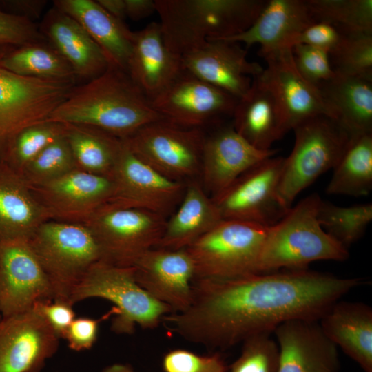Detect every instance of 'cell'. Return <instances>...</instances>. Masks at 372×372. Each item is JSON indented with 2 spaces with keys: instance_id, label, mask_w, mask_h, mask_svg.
Segmentation results:
<instances>
[{
  "instance_id": "obj_1",
  "label": "cell",
  "mask_w": 372,
  "mask_h": 372,
  "mask_svg": "<svg viewBox=\"0 0 372 372\" xmlns=\"http://www.w3.org/2000/svg\"><path fill=\"white\" fill-rule=\"evenodd\" d=\"M361 284L304 269L258 273L192 282V301L163 322L183 339L209 349H226L292 320H317Z\"/></svg>"
},
{
  "instance_id": "obj_2",
  "label": "cell",
  "mask_w": 372,
  "mask_h": 372,
  "mask_svg": "<svg viewBox=\"0 0 372 372\" xmlns=\"http://www.w3.org/2000/svg\"><path fill=\"white\" fill-rule=\"evenodd\" d=\"M165 119L125 72L109 67L75 85L47 121L94 127L125 139L144 125Z\"/></svg>"
},
{
  "instance_id": "obj_3",
  "label": "cell",
  "mask_w": 372,
  "mask_h": 372,
  "mask_svg": "<svg viewBox=\"0 0 372 372\" xmlns=\"http://www.w3.org/2000/svg\"><path fill=\"white\" fill-rule=\"evenodd\" d=\"M167 48L182 57L206 41L239 34L266 0H154Z\"/></svg>"
},
{
  "instance_id": "obj_4",
  "label": "cell",
  "mask_w": 372,
  "mask_h": 372,
  "mask_svg": "<svg viewBox=\"0 0 372 372\" xmlns=\"http://www.w3.org/2000/svg\"><path fill=\"white\" fill-rule=\"evenodd\" d=\"M321 199L317 194L307 196L269 227L257 273L304 269L315 261L342 262L349 258L348 249L327 234L318 220Z\"/></svg>"
},
{
  "instance_id": "obj_5",
  "label": "cell",
  "mask_w": 372,
  "mask_h": 372,
  "mask_svg": "<svg viewBox=\"0 0 372 372\" xmlns=\"http://www.w3.org/2000/svg\"><path fill=\"white\" fill-rule=\"evenodd\" d=\"M29 242L49 280L53 300L69 304L74 289L102 258L94 236L83 223L48 220Z\"/></svg>"
},
{
  "instance_id": "obj_6",
  "label": "cell",
  "mask_w": 372,
  "mask_h": 372,
  "mask_svg": "<svg viewBox=\"0 0 372 372\" xmlns=\"http://www.w3.org/2000/svg\"><path fill=\"white\" fill-rule=\"evenodd\" d=\"M102 298L114 304L111 329L132 334L136 326L154 329L172 310L149 296L136 282L133 267H120L100 260L88 270L70 298L72 305L87 298Z\"/></svg>"
},
{
  "instance_id": "obj_7",
  "label": "cell",
  "mask_w": 372,
  "mask_h": 372,
  "mask_svg": "<svg viewBox=\"0 0 372 372\" xmlns=\"http://www.w3.org/2000/svg\"><path fill=\"white\" fill-rule=\"evenodd\" d=\"M292 130L295 143L285 158L278 189L280 202L288 209L303 189L334 168L352 137L336 120L326 115L304 120Z\"/></svg>"
},
{
  "instance_id": "obj_8",
  "label": "cell",
  "mask_w": 372,
  "mask_h": 372,
  "mask_svg": "<svg viewBox=\"0 0 372 372\" xmlns=\"http://www.w3.org/2000/svg\"><path fill=\"white\" fill-rule=\"evenodd\" d=\"M269 227L222 220L186 248L194 265V279H228L257 273Z\"/></svg>"
},
{
  "instance_id": "obj_9",
  "label": "cell",
  "mask_w": 372,
  "mask_h": 372,
  "mask_svg": "<svg viewBox=\"0 0 372 372\" xmlns=\"http://www.w3.org/2000/svg\"><path fill=\"white\" fill-rule=\"evenodd\" d=\"M167 221L160 214L107 203L83 223L92 232L101 260L132 267L138 258L158 244Z\"/></svg>"
},
{
  "instance_id": "obj_10",
  "label": "cell",
  "mask_w": 372,
  "mask_h": 372,
  "mask_svg": "<svg viewBox=\"0 0 372 372\" xmlns=\"http://www.w3.org/2000/svg\"><path fill=\"white\" fill-rule=\"evenodd\" d=\"M205 135L202 128L161 119L123 140L138 158L160 174L187 182L200 176Z\"/></svg>"
},
{
  "instance_id": "obj_11",
  "label": "cell",
  "mask_w": 372,
  "mask_h": 372,
  "mask_svg": "<svg viewBox=\"0 0 372 372\" xmlns=\"http://www.w3.org/2000/svg\"><path fill=\"white\" fill-rule=\"evenodd\" d=\"M285 158L271 156L248 169L227 189L211 198L223 220L270 227L289 211L278 189Z\"/></svg>"
},
{
  "instance_id": "obj_12",
  "label": "cell",
  "mask_w": 372,
  "mask_h": 372,
  "mask_svg": "<svg viewBox=\"0 0 372 372\" xmlns=\"http://www.w3.org/2000/svg\"><path fill=\"white\" fill-rule=\"evenodd\" d=\"M123 141L111 176L114 189L109 203L145 209L167 218L180 203L186 182L160 174L138 158Z\"/></svg>"
},
{
  "instance_id": "obj_13",
  "label": "cell",
  "mask_w": 372,
  "mask_h": 372,
  "mask_svg": "<svg viewBox=\"0 0 372 372\" xmlns=\"http://www.w3.org/2000/svg\"><path fill=\"white\" fill-rule=\"evenodd\" d=\"M238 99L186 70L151 100L165 119L179 125L201 128L231 116Z\"/></svg>"
},
{
  "instance_id": "obj_14",
  "label": "cell",
  "mask_w": 372,
  "mask_h": 372,
  "mask_svg": "<svg viewBox=\"0 0 372 372\" xmlns=\"http://www.w3.org/2000/svg\"><path fill=\"white\" fill-rule=\"evenodd\" d=\"M53 300L49 280L29 239L0 240V315L29 311Z\"/></svg>"
},
{
  "instance_id": "obj_15",
  "label": "cell",
  "mask_w": 372,
  "mask_h": 372,
  "mask_svg": "<svg viewBox=\"0 0 372 372\" xmlns=\"http://www.w3.org/2000/svg\"><path fill=\"white\" fill-rule=\"evenodd\" d=\"M59 338L34 307L0 319V372H41Z\"/></svg>"
},
{
  "instance_id": "obj_16",
  "label": "cell",
  "mask_w": 372,
  "mask_h": 372,
  "mask_svg": "<svg viewBox=\"0 0 372 372\" xmlns=\"http://www.w3.org/2000/svg\"><path fill=\"white\" fill-rule=\"evenodd\" d=\"M138 284L173 313L187 310L192 301L194 265L186 249L153 248L132 266Z\"/></svg>"
},
{
  "instance_id": "obj_17",
  "label": "cell",
  "mask_w": 372,
  "mask_h": 372,
  "mask_svg": "<svg viewBox=\"0 0 372 372\" xmlns=\"http://www.w3.org/2000/svg\"><path fill=\"white\" fill-rule=\"evenodd\" d=\"M266 68L260 74L282 110L288 132L309 118L333 115L319 89L307 81L296 69L291 48H283L261 56Z\"/></svg>"
},
{
  "instance_id": "obj_18",
  "label": "cell",
  "mask_w": 372,
  "mask_h": 372,
  "mask_svg": "<svg viewBox=\"0 0 372 372\" xmlns=\"http://www.w3.org/2000/svg\"><path fill=\"white\" fill-rule=\"evenodd\" d=\"M238 43L223 39L206 41L181 57L185 70L238 99L250 88L252 79L264 68L247 59Z\"/></svg>"
},
{
  "instance_id": "obj_19",
  "label": "cell",
  "mask_w": 372,
  "mask_h": 372,
  "mask_svg": "<svg viewBox=\"0 0 372 372\" xmlns=\"http://www.w3.org/2000/svg\"><path fill=\"white\" fill-rule=\"evenodd\" d=\"M276 149L260 150L248 143L232 124L218 126L205 135L200 183L204 190L214 198L239 176L265 158L275 156Z\"/></svg>"
},
{
  "instance_id": "obj_20",
  "label": "cell",
  "mask_w": 372,
  "mask_h": 372,
  "mask_svg": "<svg viewBox=\"0 0 372 372\" xmlns=\"http://www.w3.org/2000/svg\"><path fill=\"white\" fill-rule=\"evenodd\" d=\"M32 189L37 191L51 218L83 223L110 201L114 185L111 177L76 169Z\"/></svg>"
},
{
  "instance_id": "obj_21",
  "label": "cell",
  "mask_w": 372,
  "mask_h": 372,
  "mask_svg": "<svg viewBox=\"0 0 372 372\" xmlns=\"http://www.w3.org/2000/svg\"><path fill=\"white\" fill-rule=\"evenodd\" d=\"M279 348L276 372H337L338 347L323 333L318 321L292 320L274 331Z\"/></svg>"
},
{
  "instance_id": "obj_22",
  "label": "cell",
  "mask_w": 372,
  "mask_h": 372,
  "mask_svg": "<svg viewBox=\"0 0 372 372\" xmlns=\"http://www.w3.org/2000/svg\"><path fill=\"white\" fill-rule=\"evenodd\" d=\"M39 30L71 67L76 79L90 81L110 67L101 48L81 25L55 6L44 15Z\"/></svg>"
},
{
  "instance_id": "obj_23",
  "label": "cell",
  "mask_w": 372,
  "mask_h": 372,
  "mask_svg": "<svg viewBox=\"0 0 372 372\" xmlns=\"http://www.w3.org/2000/svg\"><path fill=\"white\" fill-rule=\"evenodd\" d=\"M183 71L181 57L167 48L159 23L134 32L127 74L150 101Z\"/></svg>"
},
{
  "instance_id": "obj_24",
  "label": "cell",
  "mask_w": 372,
  "mask_h": 372,
  "mask_svg": "<svg viewBox=\"0 0 372 372\" xmlns=\"http://www.w3.org/2000/svg\"><path fill=\"white\" fill-rule=\"evenodd\" d=\"M307 0H268L245 32L223 40L260 46L259 55L290 48L291 40L316 23Z\"/></svg>"
},
{
  "instance_id": "obj_25",
  "label": "cell",
  "mask_w": 372,
  "mask_h": 372,
  "mask_svg": "<svg viewBox=\"0 0 372 372\" xmlns=\"http://www.w3.org/2000/svg\"><path fill=\"white\" fill-rule=\"evenodd\" d=\"M260 74L252 79L248 92L238 99L232 125L254 147L270 150L287 132L280 105Z\"/></svg>"
},
{
  "instance_id": "obj_26",
  "label": "cell",
  "mask_w": 372,
  "mask_h": 372,
  "mask_svg": "<svg viewBox=\"0 0 372 372\" xmlns=\"http://www.w3.org/2000/svg\"><path fill=\"white\" fill-rule=\"evenodd\" d=\"M54 6L78 21L105 56L110 67L127 73L134 32L93 0H55Z\"/></svg>"
},
{
  "instance_id": "obj_27",
  "label": "cell",
  "mask_w": 372,
  "mask_h": 372,
  "mask_svg": "<svg viewBox=\"0 0 372 372\" xmlns=\"http://www.w3.org/2000/svg\"><path fill=\"white\" fill-rule=\"evenodd\" d=\"M328 339L364 372H372V309L363 302H334L318 320Z\"/></svg>"
},
{
  "instance_id": "obj_28",
  "label": "cell",
  "mask_w": 372,
  "mask_h": 372,
  "mask_svg": "<svg viewBox=\"0 0 372 372\" xmlns=\"http://www.w3.org/2000/svg\"><path fill=\"white\" fill-rule=\"evenodd\" d=\"M51 218L23 178L6 163L0 164V240L29 239Z\"/></svg>"
},
{
  "instance_id": "obj_29",
  "label": "cell",
  "mask_w": 372,
  "mask_h": 372,
  "mask_svg": "<svg viewBox=\"0 0 372 372\" xmlns=\"http://www.w3.org/2000/svg\"><path fill=\"white\" fill-rule=\"evenodd\" d=\"M177 207L167 219L163 236L155 248L186 249L223 220L212 198L196 179L186 182Z\"/></svg>"
},
{
  "instance_id": "obj_30",
  "label": "cell",
  "mask_w": 372,
  "mask_h": 372,
  "mask_svg": "<svg viewBox=\"0 0 372 372\" xmlns=\"http://www.w3.org/2000/svg\"><path fill=\"white\" fill-rule=\"evenodd\" d=\"M318 87L334 119L351 136L372 133V80L335 73Z\"/></svg>"
},
{
  "instance_id": "obj_31",
  "label": "cell",
  "mask_w": 372,
  "mask_h": 372,
  "mask_svg": "<svg viewBox=\"0 0 372 372\" xmlns=\"http://www.w3.org/2000/svg\"><path fill=\"white\" fill-rule=\"evenodd\" d=\"M64 135L79 169L111 177L123 139L101 130L65 124Z\"/></svg>"
},
{
  "instance_id": "obj_32",
  "label": "cell",
  "mask_w": 372,
  "mask_h": 372,
  "mask_svg": "<svg viewBox=\"0 0 372 372\" xmlns=\"http://www.w3.org/2000/svg\"><path fill=\"white\" fill-rule=\"evenodd\" d=\"M333 169L327 194L368 195L372 189V133L352 136Z\"/></svg>"
},
{
  "instance_id": "obj_33",
  "label": "cell",
  "mask_w": 372,
  "mask_h": 372,
  "mask_svg": "<svg viewBox=\"0 0 372 372\" xmlns=\"http://www.w3.org/2000/svg\"><path fill=\"white\" fill-rule=\"evenodd\" d=\"M45 41L11 49L0 59V65L23 76L76 83L71 67Z\"/></svg>"
},
{
  "instance_id": "obj_34",
  "label": "cell",
  "mask_w": 372,
  "mask_h": 372,
  "mask_svg": "<svg viewBox=\"0 0 372 372\" xmlns=\"http://www.w3.org/2000/svg\"><path fill=\"white\" fill-rule=\"evenodd\" d=\"M317 217L324 231L349 249L363 236L372 220V204L342 207L321 199Z\"/></svg>"
},
{
  "instance_id": "obj_35",
  "label": "cell",
  "mask_w": 372,
  "mask_h": 372,
  "mask_svg": "<svg viewBox=\"0 0 372 372\" xmlns=\"http://www.w3.org/2000/svg\"><path fill=\"white\" fill-rule=\"evenodd\" d=\"M316 22L344 34L372 33V0H307Z\"/></svg>"
},
{
  "instance_id": "obj_36",
  "label": "cell",
  "mask_w": 372,
  "mask_h": 372,
  "mask_svg": "<svg viewBox=\"0 0 372 372\" xmlns=\"http://www.w3.org/2000/svg\"><path fill=\"white\" fill-rule=\"evenodd\" d=\"M65 125L41 121L21 130L5 143L8 165L18 173L43 149L64 134Z\"/></svg>"
},
{
  "instance_id": "obj_37",
  "label": "cell",
  "mask_w": 372,
  "mask_h": 372,
  "mask_svg": "<svg viewBox=\"0 0 372 372\" xmlns=\"http://www.w3.org/2000/svg\"><path fill=\"white\" fill-rule=\"evenodd\" d=\"M76 169L79 168L63 134L43 149L19 174L31 188H35Z\"/></svg>"
},
{
  "instance_id": "obj_38",
  "label": "cell",
  "mask_w": 372,
  "mask_h": 372,
  "mask_svg": "<svg viewBox=\"0 0 372 372\" xmlns=\"http://www.w3.org/2000/svg\"><path fill=\"white\" fill-rule=\"evenodd\" d=\"M329 56L335 73L372 80V33L344 34Z\"/></svg>"
},
{
  "instance_id": "obj_39",
  "label": "cell",
  "mask_w": 372,
  "mask_h": 372,
  "mask_svg": "<svg viewBox=\"0 0 372 372\" xmlns=\"http://www.w3.org/2000/svg\"><path fill=\"white\" fill-rule=\"evenodd\" d=\"M270 333L252 336L242 342L240 356L229 367L228 372H276L279 348Z\"/></svg>"
},
{
  "instance_id": "obj_40",
  "label": "cell",
  "mask_w": 372,
  "mask_h": 372,
  "mask_svg": "<svg viewBox=\"0 0 372 372\" xmlns=\"http://www.w3.org/2000/svg\"><path fill=\"white\" fill-rule=\"evenodd\" d=\"M295 66L309 83L318 87L335 75L329 53L316 47L296 44L291 47Z\"/></svg>"
},
{
  "instance_id": "obj_41",
  "label": "cell",
  "mask_w": 372,
  "mask_h": 372,
  "mask_svg": "<svg viewBox=\"0 0 372 372\" xmlns=\"http://www.w3.org/2000/svg\"><path fill=\"white\" fill-rule=\"evenodd\" d=\"M162 367L163 372H228L229 370L219 353L201 355L182 349L166 353Z\"/></svg>"
},
{
  "instance_id": "obj_42",
  "label": "cell",
  "mask_w": 372,
  "mask_h": 372,
  "mask_svg": "<svg viewBox=\"0 0 372 372\" xmlns=\"http://www.w3.org/2000/svg\"><path fill=\"white\" fill-rule=\"evenodd\" d=\"M45 41L33 21L0 10V45L17 48Z\"/></svg>"
},
{
  "instance_id": "obj_43",
  "label": "cell",
  "mask_w": 372,
  "mask_h": 372,
  "mask_svg": "<svg viewBox=\"0 0 372 372\" xmlns=\"http://www.w3.org/2000/svg\"><path fill=\"white\" fill-rule=\"evenodd\" d=\"M116 313L113 307L107 314L99 319L75 318L63 337L67 340L68 347L75 351L90 349L97 340L100 322Z\"/></svg>"
},
{
  "instance_id": "obj_44",
  "label": "cell",
  "mask_w": 372,
  "mask_h": 372,
  "mask_svg": "<svg viewBox=\"0 0 372 372\" xmlns=\"http://www.w3.org/2000/svg\"><path fill=\"white\" fill-rule=\"evenodd\" d=\"M343 33L324 22H316L293 37L289 47L304 44L327 51L331 54L340 44Z\"/></svg>"
},
{
  "instance_id": "obj_45",
  "label": "cell",
  "mask_w": 372,
  "mask_h": 372,
  "mask_svg": "<svg viewBox=\"0 0 372 372\" xmlns=\"http://www.w3.org/2000/svg\"><path fill=\"white\" fill-rule=\"evenodd\" d=\"M33 307L44 317L59 338H63L67 329L76 318L73 305L63 301L40 302Z\"/></svg>"
},
{
  "instance_id": "obj_46",
  "label": "cell",
  "mask_w": 372,
  "mask_h": 372,
  "mask_svg": "<svg viewBox=\"0 0 372 372\" xmlns=\"http://www.w3.org/2000/svg\"><path fill=\"white\" fill-rule=\"evenodd\" d=\"M125 10L126 17L139 20L156 12V5L152 0H125Z\"/></svg>"
},
{
  "instance_id": "obj_47",
  "label": "cell",
  "mask_w": 372,
  "mask_h": 372,
  "mask_svg": "<svg viewBox=\"0 0 372 372\" xmlns=\"http://www.w3.org/2000/svg\"><path fill=\"white\" fill-rule=\"evenodd\" d=\"M97 3L108 13L123 21L125 18V0H97Z\"/></svg>"
},
{
  "instance_id": "obj_48",
  "label": "cell",
  "mask_w": 372,
  "mask_h": 372,
  "mask_svg": "<svg viewBox=\"0 0 372 372\" xmlns=\"http://www.w3.org/2000/svg\"><path fill=\"white\" fill-rule=\"evenodd\" d=\"M101 372H137L130 364L114 363L104 368Z\"/></svg>"
},
{
  "instance_id": "obj_49",
  "label": "cell",
  "mask_w": 372,
  "mask_h": 372,
  "mask_svg": "<svg viewBox=\"0 0 372 372\" xmlns=\"http://www.w3.org/2000/svg\"><path fill=\"white\" fill-rule=\"evenodd\" d=\"M8 48H11V47L8 46H4V45H0V59L6 53L8 52Z\"/></svg>"
},
{
  "instance_id": "obj_50",
  "label": "cell",
  "mask_w": 372,
  "mask_h": 372,
  "mask_svg": "<svg viewBox=\"0 0 372 372\" xmlns=\"http://www.w3.org/2000/svg\"><path fill=\"white\" fill-rule=\"evenodd\" d=\"M2 144V143L0 141V145Z\"/></svg>"
},
{
  "instance_id": "obj_51",
  "label": "cell",
  "mask_w": 372,
  "mask_h": 372,
  "mask_svg": "<svg viewBox=\"0 0 372 372\" xmlns=\"http://www.w3.org/2000/svg\"><path fill=\"white\" fill-rule=\"evenodd\" d=\"M1 315H0V319H1Z\"/></svg>"
}]
</instances>
